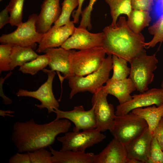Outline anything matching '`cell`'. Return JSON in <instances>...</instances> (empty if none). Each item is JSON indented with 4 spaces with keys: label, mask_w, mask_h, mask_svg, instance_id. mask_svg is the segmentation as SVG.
Segmentation results:
<instances>
[{
    "label": "cell",
    "mask_w": 163,
    "mask_h": 163,
    "mask_svg": "<svg viewBox=\"0 0 163 163\" xmlns=\"http://www.w3.org/2000/svg\"><path fill=\"white\" fill-rule=\"evenodd\" d=\"M71 125L66 119L54 120L49 123L39 124L33 119L14 124L11 139L20 153L45 148L54 142L59 134L68 132Z\"/></svg>",
    "instance_id": "obj_1"
},
{
    "label": "cell",
    "mask_w": 163,
    "mask_h": 163,
    "mask_svg": "<svg viewBox=\"0 0 163 163\" xmlns=\"http://www.w3.org/2000/svg\"><path fill=\"white\" fill-rule=\"evenodd\" d=\"M103 32L104 39L102 47L107 55H115L129 63L135 58L146 53L144 37L140 33L130 29L125 17H119L115 27L107 26Z\"/></svg>",
    "instance_id": "obj_2"
},
{
    "label": "cell",
    "mask_w": 163,
    "mask_h": 163,
    "mask_svg": "<svg viewBox=\"0 0 163 163\" xmlns=\"http://www.w3.org/2000/svg\"><path fill=\"white\" fill-rule=\"evenodd\" d=\"M112 69V55H108L100 68L86 76L73 75L68 79L71 90L69 98L78 93L89 92L93 94L101 88L109 79Z\"/></svg>",
    "instance_id": "obj_3"
},
{
    "label": "cell",
    "mask_w": 163,
    "mask_h": 163,
    "mask_svg": "<svg viewBox=\"0 0 163 163\" xmlns=\"http://www.w3.org/2000/svg\"><path fill=\"white\" fill-rule=\"evenodd\" d=\"M148 128L144 120L131 112L116 116L113 125L109 130L116 138L126 147Z\"/></svg>",
    "instance_id": "obj_4"
},
{
    "label": "cell",
    "mask_w": 163,
    "mask_h": 163,
    "mask_svg": "<svg viewBox=\"0 0 163 163\" xmlns=\"http://www.w3.org/2000/svg\"><path fill=\"white\" fill-rule=\"evenodd\" d=\"M102 47L76 51L71 50L69 61L73 75L83 76L99 69L105 58Z\"/></svg>",
    "instance_id": "obj_5"
},
{
    "label": "cell",
    "mask_w": 163,
    "mask_h": 163,
    "mask_svg": "<svg viewBox=\"0 0 163 163\" xmlns=\"http://www.w3.org/2000/svg\"><path fill=\"white\" fill-rule=\"evenodd\" d=\"M158 62L155 54L148 55L145 53L135 58L129 62L130 70L128 78L140 93L149 89L148 86L153 80V72L157 68Z\"/></svg>",
    "instance_id": "obj_6"
},
{
    "label": "cell",
    "mask_w": 163,
    "mask_h": 163,
    "mask_svg": "<svg viewBox=\"0 0 163 163\" xmlns=\"http://www.w3.org/2000/svg\"><path fill=\"white\" fill-rule=\"evenodd\" d=\"M105 136L97 129L66 132L62 136L57 138L61 143L60 151L67 150L85 152L86 149L104 140Z\"/></svg>",
    "instance_id": "obj_7"
},
{
    "label": "cell",
    "mask_w": 163,
    "mask_h": 163,
    "mask_svg": "<svg viewBox=\"0 0 163 163\" xmlns=\"http://www.w3.org/2000/svg\"><path fill=\"white\" fill-rule=\"evenodd\" d=\"M37 15L33 14L30 15L27 20L17 27L13 32L3 34L0 37L1 44L10 43L23 46H31L33 49L36 43H39L43 34L37 31L35 23Z\"/></svg>",
    "instance_id": "obj_8"
},
{
    "label": "cell",
    "mask_w": 163,
    "mask_h": 163,
    "mask_svg": "<svg viewBox=\"0 0 163 163\" xmlns=\"http://www.w3.org/2000/svg\"><path fill=\"white\" fill-rule=\"evenodd\" d=\"M103 86L93 94L91 100L96 121V128L101 132L111 129L116 116L113 105L108 103V94Z\"/></svg>",
    "instance_id": "obj_9"
},
{
    "label": "cell",
    "mask_w": 163,
    "mask_h": 163,
    "mask_svg": "<svg viewBox=\"0 0 163 163\" xmlns=\"http://www.w3.org/2000/svg\"><path fill=\"white\" fill-rule=\"evenodd\" d=\"M47 75L46 81L35 91H28L20 89L16 93L18 97H28L39 100L41 104L36 105L40 109L46 108L48 113L53 112L54 110L59 109V104L53 94L52 85L56 74L55 71L44 69L42 70Z\"/></svg>",
    "instance_id": "obj_10"
},
{
    "label": "cell",
    "mask_w": 163,
    "mask_h": 163,
    "mask_svg": "<svg viewBox=\"0 0 163 163\" xmlns=\"http://www.w3.org/2000/svg\"><path fill=\"white\" fill-rule=\"evenodd\" d=\"M132 99L122 104H119L115 112L116 116L127 114L134 109L163 104V90L161 88H153L139 94L132 96Z\"/></svg>",
    "instance_id": "obj_11"
},
{
    "label": "cell",
    "mask_w": 163,
    "mask_h": 163,
    "mask_svg": "<svg viewBox=\"0 0 163 163\" xmlns=\"http://www.w3.org/2000/svg\"><path fill=\"white\" fill-rule=\"evenodd\" d=\"M104 39L103 32L91 33L87 28L75 27L72 34L60 47L66 50H84L102 47Z\"/></svg>",
    "instance_id": "obj_12"
},
{
    "label": "cell",
    "mask_w": 163,
    "mask_h": 163,
    "mask_svg": "<svg viewBox=\"0 0 163 163\" xmlns=\"http://www.w3.org/2000/svg\"><path fill=\"white\" fill-rule=\"evenodd\" d=\"M56 114L55 120L66 119L75 125L73 130H85L96 128V123L93 107L85 110L82 105L75 107L70 111H64L56 109L53 111Z\"/></svg>",
    "instance_id": "obj_13"
},
{
    "label": "cell",
    "mask_w": 163,
    "mask_h": 163,
    "mask_svg": "<svg viewBox=\"0 0 163 163\" xmlns=\"http://www.w3.org/2000/svg\"><path fill=\"white\" fill-rule=\"evenodd\" d=\"M75 27L73 21L62 26L54 25L43 34L36 52L43 53L47 49L60 47L72 34Z\"/></svg>",
    "instance_id": "obj_14"
},
{
    "label": "cell",
    "mask_w": 163,
    "mask_h": 163,
    "mask_svg": "<svg viewBox=\"0 0 163 163\" xmlns=\"http://www.w3.org/2000/svg\"><path fill=\"white\" fill-rule=\"evenodd\" d=\"M60 0H44L41 5V11L37 15L35 26L37 31L44 34L51 27L59 18L62 9Z\"/></svg>",
    "instance_id": "obj_15"
},
{
    "label": "cell",
    "mask_w": 163,
    "mask_h": 163,
    "mask_svg": "<svg viewBox=\"0 0 163 163\" xmlns=\"http://www.w3.org/2000/svg\"><path fill=\"white\" fill-rule=\"evenodd\" d=\"M126 147L113 137L107 145L96 155L94 163H127Z\"/></svg>",
    "instance_id": "obj_16"
},
{
    "label": "cell",
    "mask_w": 163,
    "mask_h": 163,
    "mask_svg": "<svg viewBox=\"0 0 163 163\" xmlns=\"http://www.w3.org/2000/svg\"><path fill=\"white\" fill-rule=\"evenodd\" d=\"M70 51L60 47L48 48L43 52L47 53L49 57V68L52 70L62 73L64 75L62 79H68L73 76L69 59Z\"/></svg>",
    "instance_id": "obj_17"
},
{
    "label": "cell",
    "mask_w": 163,
    "mask_h": 163,
    "mask_svg": "<svg viewBox=\"0 0 163 163\" xmlns=\"http://www.w3.org/2000/svg\"><path fill=\"white\" fill-rule=\"evenodd\" d=\"M153 137L148 128L126 146L128 158L147 163Z\"/></svg>",
    "instance_id": "obj_18"
},
{
    "label": "cell",
    "mask_w": 163,
    "mask_h": 163,
    "mask_svg": "<svg viewBox=\"0 0 163 163\" xmlns=\"http://www.w3.org/2000/svg\"><path fill=\"white\" fill-rule=\"evenodd\" d=\"M103 87L108 94L115 97L119 104H122L132 99L131 94L136 90V87L129 78L122 80L110 78Z\"/></svg>",
    "instance_id": "obj_19"
},
{
    "label": "cell",
    "mask_w": 163,
    "mask_h": 163,
    "mask_svg": "<svg viewBox=\"0 0 163 163\" xmlns=\"http://www.w3.org/2000/svg\"><path fill=\"white\" fill-rule=\"evenodd\" d=\"M52 163H94L96 155L92 152L67 150L57 151L51 146Z\"/></svg>",
    "instance_id": "obj_20"
},
{
    "label": "cell",
    "mask_w": 163,
    "mask_h": 163,
    "mask_svg": "<svg viewBox=\"0 0 163 163\" xmlns=\"http://www.w3.org/2000/svg\"><path fill=\"white\" fill-rule=\"evenodd\" d=\"M131 112L145 120L153 135L155 129L162 119L163 104L158 106L154 105L145 108H137Z\"/></svg>",
    "instance_id": "obj_21"
},
{
    "label": "cell",
    "mask_w": 163,
    "mask_h": 163,
    "mask_svg": "<svg viewBox=\"0 0 163 163\" xmlns=\"http://www.w3.org/2000/svg\"><path fill=\"white\" fill-rule=\"evenodd\" d=\"M38 55L31 46L14 45L12 48L10 55V70H13L17 66H21L35 59Z\"/></svg>",
    "instance_id": "obj_22"
},
{
    "label": "cell",
    "mask_w": 163,
    "mask_h": 163,
    "mask_svg": "<svg viewBox=\"0 0 163 163\" xmlns=\"http://www.w3.org/2000/svg\"><path fill=\"white\" fill-rule=\"evenodd\" d=\"M149 12L132 9L126 21L129 27L133 32L140 33L148 26L151 21Z\"/></svg>",
    "instance_id": "obj_23"
},
{
    "label": "cell",
    "mask_w": 163,
    "mask_h": 163,
    "mask_svg": "<svg viewBox=\"0 0 163 163\" xmlns=\"http://www.w3.org/2000/svg\"><path fill=\"white\" fill-rule=\"evenodd\" d=\"M132 0H105L109 5L112 22L110 25L116 26L118 17L121 14L126 15L128 17L132 10Z\"/></svg>",
    "instance_id": "obj_24"
},
{
    "label": "cell",
    "mask_w": 163,
    "mask_h": 163,
    "mask_svg": "<svg viewBox=\"0 0 163 163\" xmlns=\"http://www.w3.org/2000/svg\"><path fill=\"white\" fill-rule=\"evenodd\" d=\"M49 60V56L46 53L38 55L35 59L20 66L18 71L24 73L34 75L48 65Z\"/></svg>",
    "instance_id": "obj_25"
},
{
    "label": "cell",
    "mask_w": 163,
    "mask_h": 163,
    "mask_svg": "<svg viewBox=\"0 0 163 163\" xmlns=\"http://www.w3.org/2000/svg\"><path fill=\"white\" fill-rule=\"evenodd\" d=\"M148 30L149 33L153 37L149 42H145V48L153 47L160 42L159 49L163 41V12L158 20L149 27Z\"/></svg>",
    "instance_id": "obj_26"
},
{
    "label": "cell",
    "mask_w": 163,
    "mask_h": 163,
    "mask_svg": "<svg viewBox=\"0 0 163 163\" xmlns=\"http://www.w3.org/2000/svg\"><path fill=\"white\" fill-rule=\"evenodd\" d=\"M112 62L113 72L111 78L116 80H122L127 78L130 70V68L127 66L128 62L113 55H112Z\"/></svg>",
    "instance_id": "obj_27"
},
{
    "label": "cell",
    "mask_w": 163,
    "mask_h": 163,
    "mask_svg": "<svg viewBox=\"0 0 163 163\" xmlns=\"http://www.w3.org/2000/svg\"><path fill=\"white\" fill-rule=\"evenodd\" d=\"M24 0H10L8 8L10 24L11 26L18 27L22 24L23 10Z\"/></svg>",
    "instance_id": "obj_28"
},
{
    "label": "cell",
    "mask_w": 163,
    "mask_h": 163,
    "mask_svg": "<svg viewBox=\"0 0 163 163\" xmlns=\"http://www.w3.org/2000/svg\"><path fill=\"white\" fill-rule=\"evenodd\" d=\"M61 14L54 25L60 26L70 21V17L74 9L78 6V0H64L62 3Z\"/></svg>",
    "instance_id": "obj_29"
},
{
    "label": "cell",
    "mask_w": 163,
    "mask_h": 163,
    "mask_svg": "<svg viewBox=\"0 0 163 163\" xmlns=\"http://www.w3.org/2000/svg\"><path fill=\"white\" fill-rule=\"evenodd\" d=\"M14 45L7 43L0 45V74L2 71L10 70V55Z\"/></svg>",
    "instance_id": "obj_30"
},
{
    "label": "cell",
    "mask_w": 163,
    "mask_h": 163,
    "mask_svg": "<svg viewBox=\"0 0 163 163\" xmlns=\"http://www.w3.org/2000/svg\"><path fill=\"white\" fill-rule=\"evenodd\" d=\"M147 163H163V151L154 136Z\"/></svg>",
    "instance_id": "obj_31"
},
{
    "label": "cell",
    "mask_w": 163,
    "mask_h": 163,
    "mask_svg": "<svg viewBox=\"0 0 163 163\" xmlns=\"http://www.w3.org/2000/svg\"><path fill=\"white\" fill-rule=\"evenodd\" d=\"M31 163H52L51 152L42 148L33 152H28Z\"/></svg>",
    "instance_id": "obj_32"
},
{
    "label": "cell",
    "mask_w": 163,
    "mask_h": 163,
    "mask_svg": "<svg viewBox=\"0 0 163 163\" xmlns=\"http://www.w3.org/2000/svg\"><path fill=\"white\" fill-rule=\"evenodd\" d=\"M97 0H89L88 5L82 11V18L79 26L80 27L88 28L90 30L92 28L91 21V16L93 6Z\"/></svg>",
    "instance_id": "obj_33"
},
{
    "label": "cell",
    "mask_w": 163,
    "mask_h": 163,
    "mask_svg": "<svg viewBox=\"0 0 163 163\" xmlns=\"http://www.w3.org/2000/svg\"><path fill=\"white\" fill-rule=\"evenodd\" d=\"M155 0H132V9L151 11Z\"/></svg>",
    "instance_id": "obj_34"
},
{
    "label": "cell",
    "mask_w": 163,
    "mask_h": 163,
    "mask_svg": "<svg viewBox=\"0 0 163 163\" xmlns=\"http://www.w3.org/2000/svg\"><path fill=\"white\" fill-rule=\"evenodd\" d=\"M17 153L10 158L9 163H31L29 156L26 153Z\"/></svg>",
    "instance_id": "obj_35"
},
{
    "label": "cell",
    "mask_w": 163,
    "mask_h": 163,
    "mask_svg": "<svg viewBox=\"0 0 163 163\" xmlns=\"http://www.w3.org/2000/svg\"><path fill=\"white\" fill-rule=\"evenodd\" d=\"M153 136L156 138L163 151V123L162 119L155 129Z\"/></svg>",
    "instance_id": "obj_36"
},
{
    "label": "cell",
    "mask_w": 163,
    "mask_h": 163,
    "mask_svg": "<svg viewBox=\"0 0 163 163\" xmlns=\"http://www.w3.org/2000/svg\"><path fill=\"white\" fill-rule=\"evenodd\" d=\"M9 13L8 5L0 13V29H2L5 25L10 23V17L8 15Z\"/></svg>",
    "instance_id": "obj_37"
},
{
    "label": "cell",
    "mask_w": 163,
    "mask_h": 163,
    "mask_svg": "<svg viewBox=\"0 0 163 163\" xmlns=\"http://www.w3.org/2000/svg\"><path fill=\"white\" fill-rule=\"evenodd\" d=\"M12 72H10L6 75L5 77L4 78L2 77L0 78V96L3 99V103L5 105L10 104H11L12 103V101L5 95L3 91L2 85L4 81L7 78L10 76Z\"/></svg>",
    "instance_id": "obj_38"
},
{
    "label": "cell",
    "mask_w": 163,
    "mask_h": 163,
    "mask_svg": "<svg viewBox=\"0 0 163 163\" xmlns=\"http://www.w3.org/2000/svg\"><path fill=\"white\" fill-rule=\"evenodd\" d=\"M78 5L76 10L73 12L72 14L73 18V21L74 24H78L79 18L81 14L82 10V7L83 2L85 0H78Z\"/></svg>",
    "instance_id": "obj_39"
},
{
    "label": "cell",
    "mask_w": 163,
    "mask_h": 163,
    "mask_svg": "<svg viewBox=\"0 0 163 163\" xmlns=\"http://www.w3.org/2000/svg\"><path fill=\"white\" fill-rule=\"evenodd\" d=\"M156 3L155 13L156 16L159 17L163 12V0H158Z\"/></svg>",
    "instance_id": "obj_40"
},
{
    "label": "cell",
    "mask_w": 163,
    "mask_h": 163,
    "mask_svg": "<svg viewBox=\"0 0 163 163\" xmlns=\"http://www.w3.org/2000/svg\"><path fill=\"white\" fill-rule=\"evenodd\" d=\"M15 111H11L10 110H0V115L1 116L5 117V116H8L10 117H13L14 115H11L10 114L14 113Z\"/></svg>",
    "instance_id": "obj_41"
},
{
    "label": "cell",
    "mask_w": 163,
    "mask_h": 163,
    "mask_svg": "<svg viewBox=\"0 0 163 163\" xmlns=\"http://www.w3.org/2000/svg\"><path fill=\"white\" fill-rule=\"evenodd\" d=\"M161 88L163 90V80L162 81V83H161Z\"/></svg>",
    "instance_id": "obj_42"
},
{
    "label": "cell",
    "mask_w": 163,
    "mask_h": 163,
    "mask_svg": "<svg viewBox=\"0 0 163 163\" xmlns=\"http://www.w3.org/2000/svg\"><path fill=\"white\" fill-rule=\"evenodd\" d=\"M158 0H155V2H156Z\"/></svg>",
    "instance_id": "obj_43"
},
{
    "label": "cell",
    "mask_w": 163,
    "mask_h": 163,
    "mask_svg": "<svg viewBox=\"0 0 163 163\" xmlns=\"http://www.w3.org/2000/svg\"><path fill=\"white\" fill-rule=\"evenodd\" d=\"M162 119H163V116H162Z\"/></svg>",
    "instance_id": "obj_44"
},
{
    "label": "cell",
    "mask_w": 163,
    "mask_h": 163,
    "mask_svg": "<svg viewBox=\"0 0 163 163\" xmlns=\"http://www.w3.org/2000/svg\"><path fill=\"white\" fill-rule=\"evenodd\" d=\"M162 119V122H163V119Z\"/></svg>",
    "instance_id": "obj_45"
},
{
    "label": "cell",
    "mask_w": 163,
    "mask_h": 163,
    "mask_svg": "<svg viewBox=\"0 0 163 163\" xmlns=\"http://www.w3.org/2000/svg\"><path fill=\"white\" fill-rule=\"evenodd\" d=\"M2 0H0V1H2Z\"/></svg>",
    "instance_id": "obj_46"
}]
</instances>
